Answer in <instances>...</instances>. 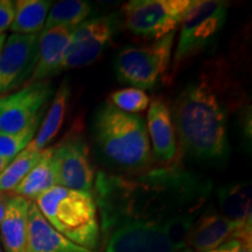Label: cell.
Listing matches in <instances>:
<instances>
[{
    "instance_id": "17",
    "label": "cell",
    "mask_w": 252,
    "mask_h": 252,
    "mask_svg": "<svg viewBox=\"0 0 252 252\" xmlns=\"http://www.w3.org/2000/svg\"><path fill=\"white\" fill-rule=\"evenodd\" d=\"M30 200L13 195L0 225V237L5 252H26Z\"/></svg>"
},
{
    "instance_id": "23",
    "label": "cell",
    "mask_w": 252,
    "mask_h": 252,
    "mask_svg": "<svg viewBox=\"0 0 252 252\" xmlns=\"http://www.w3.org/2000/svg\"><path fill=\"white\" fill-rule=\"evenodd\" d=\"M41 156L42 151H33L28 147L19 153L0 174V193L13 191L39 161Z\"/></svg>"
},
{
    "instance_id": "4",
    "label": "cell",
    "mask_w": 252,
    "mask_h": 252,
    "mask_svg": "<svg viewBox=\"0 0 252 252\" xmlns=\"http://www.w3.org/2000/svg\"><path fill=\"white\" fill-rule=\"evenodd\" d=\"M34 202L53 228L65 238L90 251L97 248L100 229L93 193L54 186Z\"/></svg>"
},
{
    "instance_id": "20",
    "label": "cell",
    "mask_w": 252,
    "mask_h": 252,
    "mask_svg": "<svg viewBox=\"0 0 252 252\" xmlns=\"http://www.w3.org/2000/svg\"><path fill=\"white\" fill-rule=\"evenodd\" d=\"M220 215L241 223L251 220V184L235 182L217 189Z\"/></svg>"
},
{
    "instance_id": "1",
    "label": "cell",
    "mask_w": 252,
    "mask_h": 252,
    "mask_svg": "<svg viewBox=\"0 0 252 252\" xmlns=\"http://www.w3.org/2000/svg\"><path fill=\"white\" fill-rule=\"evenodd\" d=\"M94 188L104 232L122 222L166 225L176 216L201 214L212 182L179 165H168L135 176L99 172Z\"/></svg>"
},
{
    "instance_id": "27",
    "label": "cell",
    "mask_w": 252,
    "mask_h": 252,
    "mask_svg": "<svg viewBox=\"0 0 252 252\" xmlns=\"http://www.w3.org/2000/svg\"><path fill=\"white\" fill-rule=\"evenodd\" d=\"M239 250V241L238 239H230L226 241L225 243L220 245L215 250H212V252H238Z\"/></svg>"
},
{
    "instance_id": "6",
    "label": "cell",
    "mask_w": 252,
    "mask_h": 252,
    "mask_svg": "<svg viewBox=\"0 0 252 252\" xmlns=\"http://www.w3.org/2000/svg\"><path fill=\"white\" fill-rule=\"evenodd\" d=\"M174 33L145 46H127L116 56L113 67L121 83L137 89H152L171 64Z\"/></svg>"
},
{
    "instance_id": "19",
    "label": "cell",
    "mask_w": 252,
    "mask_h": 252,
    "mask_svg": "<svg viewBox=\"0 0 252 252\" xmlns=\"http://www.w3.org/2000/svg\"><path fill=\"white\" fill-rule=\"evenodd\" d=\"M69 97H70V87H69L68 81L64 80L56 91L48 112L42 124L40 125V130L36 132L35 137L27 146L28 149L33 151H43L47 149L50 141L58 134L64 121Z\"/></svg>"
},
{
    "instance_id": "9",
    "label": "cell",
    "mask_w": 252,
    "mask_h": 252,
    "mask_svg": "<svg viewBox=\"0 0 252 252\" xmlns=\"http://www.w3.org/2000/svg\"><path fill=\"white\" fill-rule=\"evenodd\" d=\"M56 186L93 193L94 171L90 162L89 147L83 135L65 137L53 152Z\"/></svg>"
},
{
    "instance_id": "2",
    "label": "cell",
    "mask_w": 252,
    "mask_h": 252,
    "mask_svg": "<svg viewBox=\"0 0 252 252\" xmlns=\"http://www.w3.org/2000/svg\"><path fill=\"white\" fill-rule=\"evenodd\" d=\"M220 82L202 74L189 82L174 103V122L181 149L200 161L228 160V108L220 97Z\"/></svg>"
},
{
    "instance_id": "25",
    "label": "cell",
    "mask_w": 252,
    "mask_h": 252,
    "mask_svg": "<svg viewBox=\"0 0 252 252\" xmlns=\"http://www.w3.org/2000/svg\"><path fill=\"white\" fill-rule=\"evenodd\" d=\"M111 104L122 111L133 113L145 111L149 108L150 98L144 90L137 88H126L117 90L110 96Z\"/></svg>"
},
{
    "instance_id": "28",
    "label": "cell",
    "mask_w": 252,
    "mask_h": 252,
    "mask_svg": "<svg viewBox=\"0 0 252 252\" xmlns=\"http://www.w3.org/2000/svg\"><path fill=\"white\" fill-rule=\"evenodd\" d=\"M12 195L8 193H0V225H1L2 220H4V216L6 214V209H7V204L11 200Z\"/></svg>"
},
{
    "instance_id": "30",
    "label": "cell",
    "mask_w": 252,
    "mask_h": 252,
    "mask_svg": "<svg viewBox=\"0 0 252 252\" xmlns=\"http://www.w3.org/2000/svg\"><path fill=\"white\" fill-rule=\"evenodd\" d=\"M9 163H11V160L6 159V158L0 156V174H1L2 171H4V169L9 165Z\"/></svg>"
},
{
    "instance_id": "29",
    "label": "cell",
    "mask_w": 252,
    "mask_h": 252,
    "mask_svg": "<svg viewBox=\"0 0 252 252\" xmlns=\"http://www.w3.org/2000/svg\"><path fill=\"white\" fill-rule=\"evenodd\" d=\"M239 241V250L238 252H251V238H241Z\"/></svg>"
},
{
    "instance_id": "3",
    "label": "cell",
    "mask_w": 252,
    "mask_h": 252,
    "mask_svg": "<svg viewBox=\"0 0 252 252\" xmlns=\"http://www.w3.org/2000/svg\"><path fill=\"white\" fill-rule=\"evenodd\" d=\"M96 144L110 165L125 172L141 173L152 162L147 127L141 116L104 103L94 121Z\"/></svg>"
},
{
    "instance_id": "10",
    "label": "cell",
    "mask_w": 252,
    "mask_h": 252,
    "mask_svg": "<svg viewBox=\"0 0 252 252\" xmlns=\"http://www.w3.org/2000/svg\"><path fill=\"white\" fill-rule=\"evenodd\" d=\"M52 94V83L43 81L0 98V133H17L35 122Z\"/></svg>"
},
{
    "instance_id": "12",
    "label": "cell",
    "mask_w": 252,
    "mask_h": 252,
    "mask_svg": "<svg viewBox=\"0 0 252 252\" xmlns=\"http://www.w3.org/2000/svg\"><path fill=\"white\" fill-rule=\"evenodd\" d=\"M39 34H12L0 53V94L8 93L31 77L35 67Z\"/></svg>"
},
{
    "instance_id": "15",
    "label": "cell",
    "mask_w": 252,
    "mask_h": 252,
    "mask_svg": "<svg viewBox=\"0 0 252 252\" xmlns=\"http://www.w3.org/2000/svg\"><path fill=\"white\" fill-rule=\"evenodd\" d=\"M26 252H94L60 234L43 217L34 201L28 208Z\"/></svg>"
},
{
    "instance_id": "14",
    "label": "cell",
    "mask_w": 252,
    "mask_h": 252,
    "mask_svg": "<svg viewBox=\"0 0 252 252\" xmlns=\"http://www.w3.org/2000/svg\"><path fill=\"white\" fill-rule=\"evenodd\" d=\"M75 28L76 27H56L41 32L37 40L35 67L28 84L47 81V78L59 74Z\"/></svg>"
},
{
    "instance_id": "24",
    "label": "cell",
    "mask_w": 252,
    "mask_h": 252,
    "mask_svg": "<svg viewBox=\"0 0 252 252\" xmlns=\"http://www.w3.org/2000/svg\"><path fill=\"white\" fill-rule=\"evenodd\" d=\"M40 119L41 117L17 133H0V156L12 161L19 153L23 152L35 137Z\"/></svg>"
},
{
    "instance_id": "16",
    "label": "cell",
    "mask_w": 252,
    "mask_h": 252,
    "mask_svg": "<svg viewBox=\"0 0 252 252\" xmlns=\"http://www.w3.org/2000/svg\"><path fill=\"white\" fill-rule=\"evenodd\" d=\"M146 127L157 159L163 162L172 161L178 152V144L172 112L163 100L154 99L151 103Z\"/></svg>"
},
{
    "instance_id": "34",
    "label": "cell",
    "mask_w": 252,
    "mask_h": 252,
    "mask_svg": "<svg viewBox=\"0 0 252 252\" xmlns=\"http://www.w3.org/2000/svg\"><path fill=\"white\" fill-rule=\"evenodd\" d=\"M202 252H212V250H209V251H202Z\"/></svg>"
},
{
    "instance_id": "33",
    "label": "cell",
    "mask_w": 252,
    "mask_h": 252,
    "mask_svg": "<svg viewBox=\"0 0 252 252\" xmlns=\"http://www.w3.org/2000/svg\"><path fill=\"white\" fill-rule=\"evenodd\" d=\"M0 252H4V251H2V249H1V247H0Z\"/></svg>"
},
{
    "instance_id": "22",
    "label": "cell",
    "mask_w": 252,
    "mask_h": 252,
    "mask_svg": "<svg viewBox=\"0 0 252 252\" xmlns=\"http://www.w3.org/2000/svg\"><path fill=\"white\" fill-rule=\"evenodd\" d=\"M90 2L83 0H62L56 2L47 15L42 31H48L56 27H77L87 20L91 13Z\"/></svg>"
},
{
    "instance_id": "26",
    "label": "cell",
    "mask_w": 252,
    "mask_h": 252,
    "mask_svg": "<svg viewBox=\"0 0 252 252\" xmlns=\"http://www.w3.org/2000/svg\"><path fill=\"white\" fill-rule=\"evenodd\" d=\"M14 18V1L11 0H0V34L11 27Z\"/></svg>"
},
{
    "instance_id": "32",
    "label": "cell",
    "mask_w": 252,
    "mask_h": 252,
    "mask_svg": "<svg viewBox=\"0 0 252 252\" xmlns=\"http://www.w3.org/2000/svg\"><path fill=\"white\" fill-rule=\"evenodd\" d=\"M175 252H195L194 250H191L190 248H184V249H181V250H178V251H175Z\"/></svg>"
},
{
    "instance_id": "31",
    "label": "cell",
    "mask_w": 252,
    "mask_h": 252,
    "mask_svg": "<svg viewBox=\"0 0 252 252\" xmlns=\"http://www.w3.org/2000/svg\"><path fill=\"white\" fill-rule=\"evenodd\" d=\"M5 40H6V34H0V53H1L2 47H4Z\"/></svg>"
},
{
    "instance_id": "11",
    "label": "cell",
    "mask_w": 252,
    "mask_h": 252,
    "mask_svg": "<svg viewBox=\"0 0 252 252\" xmlns=\"http://www.w3.org/2000/svg\"><path fill=\"white\" fill-rule=\"evenodd\" d=\"M104 252H175L166 225L122 222L102 232Z\"/></svg>"
},
{
    "instance_id": "18",
    "label": "cell",
    "mask_w": 252,
    "mask_h": 252,
    "mask_svg": "<svg viewBox=\"0 0 252 252\" xmlns=\"http://www.w3.org/2000/svg\"><path fill=\"white\" fill-rule=\"evenodd\" d=\"M53 152L54 147H48L42 151V156L39 161L13 190L14 195L30 201H35V198L39 197L41 194L56 186Z\"/></svg>"
},
{
    "instance_id": "21",
    "label": "cell",
    "mask_w": 252,
    "mask_h": 252,
    "mask_svg": "<svg viewBox=\"0 0 252 252\" xmlns=\"http://www.w3.org/2000/svg\"><path fill=\"white\" fill-rule=\"evenodd\" d=\"M53 2L49 0H18L9 30L13 34L33 35L42 32Z\"/></svg>"
},
{
    "instance_id": "8",
    "label": "cell",
    "mask_w": 252,
    "mask_h": 252,
    "mask_svg": "<svg viewBox=\"0 0 252 252\" xmlns=\"http://www.w3.org/2000/svg\"><path fill=\"white\" fill-rule=\"evenodd\" d=\"M119 15H97L87 19L72 32L61 69L87 67L103 54L117 33Z\"/></svg>"
},
{
    "instance_id": "13",
    "label": "cell",
    "mask_w": 252,
    "mask_h": 252,
    "mask_svg": "<svg viewBox=\"0 0 252 252\" xmlns=\"http://www.w3.org/2000/svg\"><path fill=\"white\" fill-rule=\"evenodd\" d=\"M251 224L228 220L215 210H206L195 220L189 232L187 247L195 252L215 250L229 241V238H235L241 230Z\"/></svg>"
},
{
    "instance_id": "5",
    "label": "cell",
    "mask_w": 252,
    "mask_h": 252,
    "mask_svg": "<svg viewBox=\"0 0 252 252\" xmlns=\"http://www.w3.org/2000/svg\"><path fill=\"white\" fill-rule=\"evenodd\" d=\"M228 8V2L222 0L190 1L180 23V35L173 59L175 70L209 48L224 27Z\"/></svg>"
},
{
    "instance_id": "7",
    "label": "cell",
    "mask_w": 252,
    "mask_h": 252,
    "mask_svg": "<svg viewBox=\"0 0 252 252\" xmlns=\"http://www.w3.org/2000/svg\"><path fill=\"white\" fill-rule=\"evenodd\" d=\"M190 0H132L123 5L125 26L133 35L158 41L174 33Z\"/></svg>"
}]
</instances>
